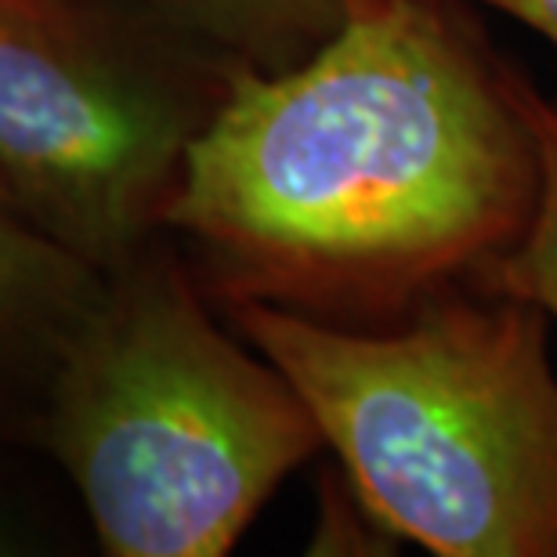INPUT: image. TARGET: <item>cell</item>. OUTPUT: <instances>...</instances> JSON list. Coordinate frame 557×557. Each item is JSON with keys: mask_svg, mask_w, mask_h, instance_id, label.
Segmentation results:
<instances>
[{"mask_svg": "<svg viewBox=\"0 0 557 557\" xmlns=\"http://www.w3.org/2000/svg\"><path fill=\"white\" fill-rule=\"evenodd\" d=\"M540 149L507 65L442 0H344L305 59L228 76L163 221L236 300L406 319L529 228Z\"/></svg>", "mask_w": 557, "mask_h": 557, "instance_id": "obj_1", "label": "cell"}, {"mask_svg": "<svg viewBox=\"0 0 557 557\" xmlns=\"http://www.w3.org/2000/svg\"><path fill=\"white\" fill-rule=\"evenodd\" d=\"M376 525L438 557H557L550 315L445 289L395 330L236 300Z\"/></svg>", "mask_w": 557, "mask_h": 557, "instance_id": "obj_2", "label": "cell"}, {"mask_svg": "<svg viewBox=\"0 0 557 557\" xmlns=\"http://www.w3.org/2000/svg\"><path fill=\"white\" fill-rule=\"evenodd\" d=\"M54 453L113 557H221L322 449L305 398L177 272L135 278L76 337Z\"/></svg>", "mask_w": 557, "mask_h": 557, "instance_id": "obj_3", "label": "cell"}, {"mask_svg": "<svg viewBox=\"0 0 557 557\" xmlns=\"http://www.w3.org/2000/svg\"><path fill=\"white\" fill-rule=\"evenodd\" d=\"M193 131L54 0H0V182L62 247L124 250L163 210Z\"/></svg>", "mask_w": 557, "mask_h": 557, "instance_id": "obj_4", "label": "cell"}, {"mask_svg": "<svg viewBox=\"0 0 557 557\" xmlns=\"http://www.w3.org/2000/svg\"><path fill=\"white\" fill-rule=\"evenodd\" d=\"M507 87L540 149V199L521 239L496 261H488L474 286L529 300L557 322V106H550L510 65Z\"/></svg>", "mask_w": 557, "mask_h": 557, "instance_id": "obj_5", "label": "cell"}, {"mask_svg": "<svg viewBox=\"0 0 557 557\" xmlns=\"http://www.w3.org/2000/svg\"><path fill=\"white\" fill-rule=\"evenodd\" d=\"M196 29L261 54L264 70H278L283 51L315 44L337 26L344 0H163Z\"/></svg>", "mask_w": 557, "mask_h": 557, "instance_id": "obj_6", "label": "cell"}, {"mask_svg": "<svg viewBox=\"0 0 557 557\" xmlns=\"http://www.w3.org/2000/svg\"><path fill=\"white\" fill-rule=\"evenodd\" d=\"M84 278V258L40 228L0 218V330L59 305Z\"/></svg>", "mask_w": 557, "mask_h": 557, "instance_id": "obj_7", "label": "cell"}, {"mask_svg": "<svg viewBox=\"0 0 557 557\" xmlns=\"http://www.w3.org/2000/svg\"><path fill=\"white\" fill-rule=\"evenodd\" d=\"M474 4L504 11V15L518 18L521 26L536 29L540 37H547L557 48V0H474Z\"/></svg>", "mask_w": 557, "mask_h": 557, "instance_id": "obj_8", "label": "cell"}, {"mask_svg": "<svg viewBox=\"0 0 557 557\" xmlns=\"http://www.w3.org/2000/svg\"><path fill=\"white\" fill-rule=\"evenodd\" d=\"M0 203H8V188H4V182H0Z\"/></svg>", "mask_w": 557, "mask_h": 557, "instance_id": "obj_9", "label": "cell"}]
</instances>
